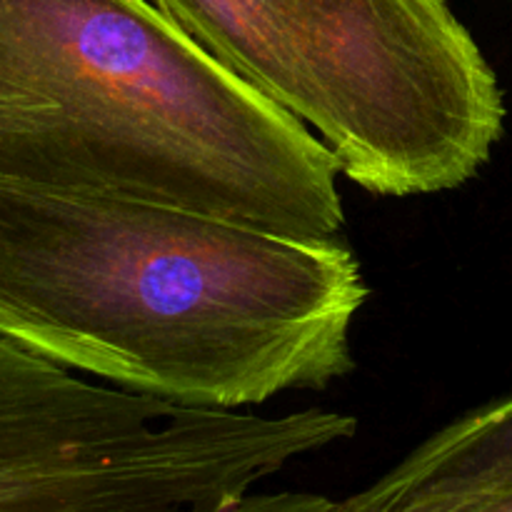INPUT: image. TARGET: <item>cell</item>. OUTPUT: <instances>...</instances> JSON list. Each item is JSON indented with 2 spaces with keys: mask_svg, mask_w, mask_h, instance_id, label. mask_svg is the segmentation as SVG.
<instances>
[{
  "mask_svg": "<svg viewBox=\"0 0 512 512\" xmlns=\"http://www.w3.org/2000/svg\"><path fill=\"white\" fill-rule=\"evenodd\" d=\"M368 295L340 238L0 178V335L135 393L240 410L330 388Z\"/></svg>",
  "mask_w": 512,
  "mask_h": 512,
  "instance_id": "cell-1",
  "label": "cell"
},
{
  "mask_svg": "<svg viewBox=\"0 0 512 512\" xmlns=\"http://www.w3.org/2000/svg\"><path fill=\"white\" fill-rule=\"evenodd\" d=\"M333 150L148 0H0V178L288 238L345 230Z\"/></svg>",
  "mask_w": 512,
  "mask_h": 512,
  "instance_id": "cell-2",
  "label": "cell"
},
{
  "mask_svg": "<svg viewBox=\"0 0 512 512\" xmlns=\"http://www.w3.org/2000/svg\"><path fill=\"white\" fill-rule=\"evenodd\" d=\"M153 3L373 195L463 188L503 138L498 75L448 0Z\"/></svg>",
  "mask_w": 512,
  "mask_h": 512,
  "instance_id": "cell-3",
  "label": "cell"
},
{
  "mask_svg": "<svg viewBox=\"0 0 512 512\" xmlns=\"http://www.w3.org/2000/svg\"><path fill=\"white\" fill-rule=\"evenodd\" d=\"M353 415L183 405L103 388L0 335V512H238Z\"/></svg>",
  "mask_w": 512,
  "mask_h": 512,
  "instance_id": "cell-4",
  "label": "cell"
},
{
  "mask_svg": "<svg viewBox=\"0 0 512 512\" xmlns=\"http://www.w3.org/2000/svg\"><path fill=\"white\" fill-rule=\"evenodd\" d=\"M512 498V395L453 420L383 478L338 500L350 512H495Z\"/></svg>",
  "mask_w": 512,
  "mask_h": 512,
  "instance_id": "cell-5",
  "label": "cell"
},
{
  "mask_svg": "<svg viewBox=\"0 0 512 512\" xmlns=\"http://www.w3.org/2000/svg\"><path fill=\"white\" fill-rule=\"evenodd\" d=\"M495 512H512V498L503 500V503H500L498 508H495Z\"/></svg>",
  "mask_w": 512,
  "mask_h": 512,
  "instance_id": "cell-6",
  "label": "cell"
}]
</instances>
